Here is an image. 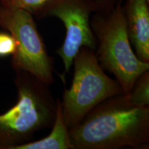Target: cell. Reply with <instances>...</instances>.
Here are the masks:
<instances>
[{
    "label": "cell",
    "instance_id": "6da1fadb",
    "mask_svg": "<svg viewBox=\"0 0 149 149\" xmlns=\"http://www.w3.org/2000/svg\"><path fill=\"white\" fill-rule=\"evenodd\" d=\"M73 149L148 148L149 107L134 106L125 93L112 97L68 128Z\"/></svg>",
    "mask_w": 149,
    "mask_h": 149
},
{
    "label": "cell",
    "instance_id": "7a4b0ae2",
    "mask_svg": "<svg viewBox=\"0 0 149 149\" xmlns=\"http://www.w3.org/2000/svg\"><path fill=\"white\" fill-rule=\"evenodd\" d=\"M17 100L0 115V149H13L29 142L37 132L51 128L57 100L49 85L26 71L15 70Z\"/></svg>",
    "mask_w": 149,
    "mask_h": 149
},
{
    "label": "cell",
    "instance_id": "3957f363",
    "mask_svg": "<svg viewBox=\"0 0 149 149\" xmlns=\"http://www.w3.org/2000/svg\"><path fill=\"white\" fill-rule=\"evenodd\" d=\"M96 12L91 19L97 47L95 53L103 70L111 72L127 94L139 76L149 70V63L140 60L133 51L121 1Z\"/></svg>",
    "mask_w": 149,
    "mask_h": 149
},
{
    "label": "cell",
    "instance_id": "277c9868",
    "mask_svg": "<svg viewBox=\"0 0 149 149\" xmlns=\"http://www.w3.org/2000/svg\"><path fill=\"white\" fill-rule=\"evenodd\" d=\"M72 64V84L64 90L61 102L63 119L68 128L77 124L102 102L124 93L120 83L104 72L93 50L81 47Z\"/></svg>",
    "mask_w": 149,
    "mask_h": 149
},
{
    "label": "cell",
    "instance_id": "5b68a950",
    "mask_svg": "<svg viewBox=\"0 0 149 149\" xmlns=\"http://www.w3.org/2000/svg\"><path fill=\"white\" fill-rule=\"evenodd\" d=\"M0 27L13 37L17 48L11 66L32 74L43 82H54V60L48 54L33 15L22 9L0 6Z\"/></svg>",
    "mask_w": 149,
    "mask_h": 149
},
{
    "label": "cell",
    "instance_id": "8992f818",
    "mask_svg": "<svg viewBox=\"0 0 149 149\" xmlns=\"http://www.w3.org/2000/svg\"><path fill=\"white\" fill-rule=\"evenodd\" d=\"M95 11L94 0H58L50 10L48 16L59 19L66 29L65 40L57 51L66 72L81 47L95 51L96 39L91 26V14Z\"/></svg>",
    "mask_w": 149,
    "mask_h": 149
},
{
    "label": "cell",
    "instance_id": "52a82bcc",
    "mask_svg": "<svg viewBox=\"0 0 149 149\" xmlns=\"http://www.w3.org/2000/svg\"><path fill=\"white\" fill-rule=\"evenodd\" d=\"M123 10L135 55L149 63V0H127Z\"/></svg>",
    "mask_w": 149,
    "mask_h": 149
},
{
    "label": "cell",
    "instance_id": "ba28073f",
    "mask_svg": "<svg viewBox=\"0 0 149 149\" xmlns=\"http://www.w3.org/2000/svg\"><path fill=\"white\" fill-rule=\"evenodd\" d=\"M13 149H73L68 128L63 119L59 99L57 100V113L51 133L40 140L31 141Z\"/></svg>",
    "mask_w": 149,
    "mask_h": 149
},
{
    "label": "cell",
    "instance_id": "9c48e42d",
    "mask_svg": "<svg viewBox=\"0 0 149 149\" xmlns=\"http://www.w3.org/2000/svg\"><path fill=\"white\" fill-rule=\"evenodd\" d=\"M58 0H0V6L22 9L38 18L48 17L50 10Z\"/></svg>",
    "mask_w": 149,
    "mask_h": 149
},
{
    "label": "cell",
    "instance_id": "30bf717a",
    "mask_svg": "<svg viewBox=\"0 0 149 149\" xmlns=\"http://www.w3.org/2000/svg\"><path fill=\"white\" fill-rule=\"evenodd\" d=\"M125 95L128 101L133 105L149 107V70L139 76L130 92Z\"/></svg>",
    "mask_w": 149,
    "mask_h": 149
},
{
    "label": "cell",
    "instance_id": "8fae6325",
    "mask_svg": "<svg viewBox=\"0 0 149 149\" xmlns=\"http://www.w3.org/2000/svg\"><path fill=\"white\" fill-rule=\"evenodd\" d=\"M16 48V41L10 33H0V57L13 55Z\"/></svg>",
    "mask_w": 149,
    "mask_h": 149
},
{
    "label": "cell",
    "instance_id": "7c38bea8",
    "mask_svg": "<svg viewBox=\"0 0 149 149\" xmlns=\"http://www.w3.org/2000/svg\"><path fill=\"white\" fill-rule=\"evenodd\" d=\"M96 11L104 10L111 8L115 5V0H94Z\"/></svg>",
    "mask_w": 149,
    "mask_h": 149
}]
</instances>
